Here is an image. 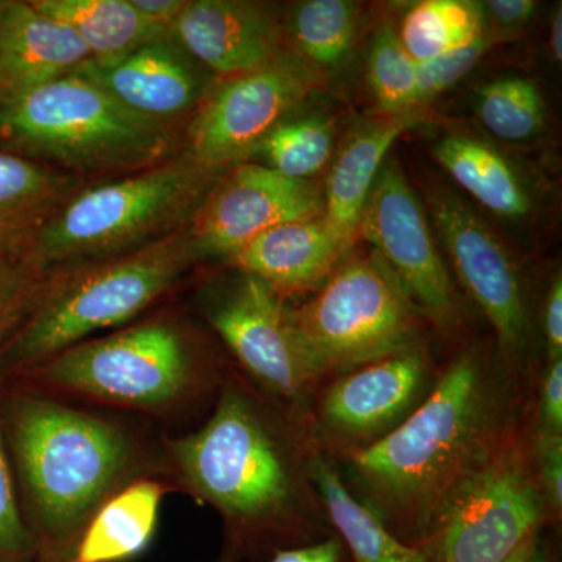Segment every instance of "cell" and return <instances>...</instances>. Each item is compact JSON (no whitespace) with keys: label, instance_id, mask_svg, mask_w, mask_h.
Segmentation results:
<instances>
[{"label":"cell","instance_id":"6da1fadb","mask_svg":"<svg viewBox=\"0 0 562 562\" xmlns=\"http://www.w3.org/2000/svg\"><path fill=\"white\" fill-rule=\"evenodd\" d=\"M166 476L214 509L238 557L319 541L313 442L281 403L238 376H222L213 413L198 430L162 436Z\"/></svg>","mask_w":562,"mask_h":562},{"label":"cell","instance_id":"7a4b0ae2","mask_svg":"<svg viewBox=\"0 0 562 562\" xmlns=\"http://www.w3.org/2000/svg\"><path fill=\"white\" fill-rule=\"evenodd\" d=\"M0 424L22 516L40 550L72 554L103 503L166 476L162 443L127 422L0 382Z\"/></svg>","mask_w":562,"mask_h":562},{"label":"cell","instance_id":"3957f363","mask_svg":"<svg viewBox=\"0 0 562 562\" xmlns=\"http://www.w3.org/2000/svg\"><path fill=\"white\" fill-rule=\"evenodd\" d=\"M512 409L482 360L462 355L384 438L341 452L351 479L392 535L424 546L454 491L514 430Z\"/></svg>","mask_w":562,"mask_h":562},{"label":"cell","instance_id":"277c9868","mask_svg":"<svg viewBox=\"0 0 562 562\" xmlns=\"http://www.w3.org/2000/svg\"><path fill=\"white\" fill-rule=\"evenodd\" d=\"M221 379L198 333L165 312L77 344L5 382L63 401L173 419L194 408Z\"/></svg>","mask_w":562,"mask_h":562},{"label":"cell","instance_id":"5b68a950","mask_svg":"<svg viewBox=\"0 0 562 562\" xmlns=\"http://www.w3.org/2000/svg\"><path fill=\"white\" fill-rule=\"evenodd\" d=\"M201 260L190 227L132 254L47 273L35 305L0 349V382L95 333L122 328L179 286Z\"/></svg>","mask_w":562,"mask_h":562},{"label":"cell","instance_id":"8992f818","mask_svg":"<svg viewBox=\"0 0 562 562\" xmlns=\"http://www.w3.org/2000/svg\"><path fill=\"white\" fill-rule=\"evenodd\" d=\"M177 144V127L136 116L77 72L0 99V150L80 179L150 168Z\"/></svg>","mask_w":562,"mask_h":562},{"label":"cell","instance_id":"52a82bcc","mask_svg":"<svg viewBox=\"0 0 562 562\" xmlns=\"http://www.w3.org/2000/svg\"><path fill=\"white\" fill-rule=\"evenodd\" d=\"M224 172L183 151L122 179L88 183L47 222L27 262L47 276L162 241L190 227Z\"/></svg>","mask_w":562,"mask_h":562},{"label":"cell","instance_id":"ba28073f","mask_svg":"<svg viewBox=\"0 0 562 562\" xmlns=\"http://www.w3.org/2000/svg\"><path fill=\"white\" fill-rule=\"evenodd\" d=\"M419 313L376 257L341 262L290 319L316 376L346 372L416 344Z\"/></svg>","mask_w":562,"mask_h":562},{"label":"cell","instance_id":"9c48e42d","mask_svg":"<svg viewBox=\"0 0 562 562\" xmlns=\"http://www.w3.org/2000/svg\"><path fill=\"white\" fill-rule=\"evenodd\" d=\"M552 520L519 430L462 482L427 541L431 562H505Z\"/></svg>","mask_w":562,"mask_h":562},{"label":"cell","instance_id":"30bf717a","mask_svg":"<svg viewBox=\"0 0 562 562\" xmlns=\"http://www.w3.org/2000/svg\"><path fill=\"white\" fill-rule=\"evenodd\" d=\"M319 74L284 52L261 68L222 80L192 114L184 151L216 171L249 161L261 140L319 88Z\"/></svg>","mask_w":562,"mask_h":562},{"label":"cell","instance_id":"8fae6325","mask_svg":"<svg viewBox=\"0 0 562 562\" xmlns=\"http://www.w3.org/2000/svg\"><path fill=\"white\" fill-rule=\"evenodd\" d=\"M358 236L371 243L417 313L439 327H452L460 314L452 279L432 238L424 206L392 158L383 162L373 181Z\"/></svg>","mask_w":562,"mask_h":562},{"label":"cell","instance_id":"7c38bea8","mask_svg":"<svg viewBox=\"0 0 562 562\" xmlns=\"http://www.w3.org/2000/svg\"><path fill=\"white\" fill-rule=\"evenodd\" d=\"M205 316L255 386L273 401L294 405L316 382L295 338L290 306L265 281L243 273L209 303Z\"/></svg>","mask_w":562,"mask_h":562},{"label":"cell","instance_id":"4fadbf2b","mask_svg":"<svg viewBox=\"0 0 562 562\" xmlns=\"http://www.w3.org/2000/svg\"><path fill=\"white\" fill-rule=\"evenodd\" d=\"M432 224L465 290L491 322L505 353L522 349L528 313L522 279L505 244L450 188L427 191Z\"/></svg>","mask_w":562,"mask_h":562},{"label":"cell","instance_id":"5bb4252c","mask_svg":"<svg viewBox=\"0 0 562 562\" xmlns=\"http://www.w3.org/2000/svg\"><path fill=\"white\" fill-rule=\"evenodd\" d=\"M321 214L324 198L313 183L246 161L222 173L190 231L201 260H228L277 225Z\"/></svg>","mask_w":562,"mask_h":562},{"label":"cell","instance_id":"9a60e30c","mask_svg":"<svg viewBox=\"0 0 562 562\" xmlns=\"http://www.w3.org/2000/svg\"><path fill=\"white\" fill-rule=\"evenodd\" d=\"M430 383V364L417 344L342 372L322 397V430L341 452L371 446L420 405Z\"/></svg>","mask_w":562,"mask_h":562},{"label":"cell","instance_id":"2e32d148","mask_svg":"<svg viewBox=\"0 0 562 562\" xmlns=\"http://www.w3.org/2000/svg\"><path fill=\"white\" fill-rule=\"evenodd\" d=\"M76 72L136 116L169 127L194 114L210 91L209 72L171 35L151 41L114 65L90 60Z\"/></svg>","mask_w":562,"mask_h":562},{"label":"cell","instance_id":"e0dca14e","mask_svg":"<svg viewBox=\"0 0 562 562\" xmlns=\"http://www.w3.org/2000/svg\"><path fill=\"white\" fill-rule=\"evenodd\" d=\"M171 36L222 80L261 68L283 54L280 22L266 7L244 0H188Z\"/></svg>","mask_w":562,"mask_h":562},{"label":"cell","instance_id":"ac0fdd59","mask_svg":"<svg viewBox=\"0 0 562 562\" xmlns=\"http://www.w3.org/2000/svg\"><path fill=\"white\" fill-rule=\"evenodd\" d=\"M90 60L65 22L47 16L32 0H0V99L61 79Z\"/></svg>","mask_w":562,"mask_h":562},{"label":"cell","instance_id":"d6986e66","mask_svg":"<svg viewBox=\"0 0 562 562\" xmlns=\"http://www.w3.org/2000/svg\"><path fill=\"white\" fill-rule=\"evenodd\" d=\"M346 255V247L321 214L277 225L227 261L286 299L321 288Z\"/></svg>","mask_w":562,"mask_h":562},{"label":"cell","instance_id":"ffe728a7","mask_svg":"<svg viewBox=\"0 0 562 562\" xmlns=\"http://www.w3.org/2000/svg\"><path fill=\"white\" fill-rule=\"evenodd\" d=\"M88 183L0 150V261H27L47 222Z\"/></svg>","mask_w":562,"mask_h":562},{"label":"cell","instance_id":"44dd1931","mask_svg":"<svg viewBox=\"0 0 562 562\" xmlns=\"http://www.w3.org/2000/svg\"><path fill=\"white\" fill-rule=\"evenodd\" d=\"M424 120L425 114L414 110L373 122L351 136L333 162L322 195L324 220L347 251L357 241L362 210L392 144Z\"/></svg>","mask_w":562,"mask_h":562},{"label":"cell","instance_id":"7402d4cb","mask_svg":"<svg viewBox=\"0 0 562 562\" xmlns=\"http://www.w3.org/2000/svg\"><path fill=\"white\" fill-rule=\"evenodd\" d=\"M172 486L160 476L128 484L103 503L81 532L74 562H127L150 546L161 503Z\"/></svg>","mask_w":562,"mask_h":562},{"label":"cell","instance_id":"603a6c76","mask_svg":"<svg viewBox=\"0 0 562 562\" xmlns=\"http://www.w3.org/2000/svg\"><path fill=\"white\" fill-rule=\"evenodd\" d=\"M310 475L328 520L351 562H431L419 547L403 542L349 490L338 469L313 449Z\"/></svg>","mask_w":562,"mask_h":562},{"label":"cell","instance_id":"cb8c5ba5","mask_svg":"<svg viewBox=\"0 0 562 562\" xmlns=\"http://www.w3.org/2000/svg\"><path fill=\"white\" fill-rule=\"evenodd\" d=\"M47 16L65 22L90 52L91 61L110 66L171 35L135 10L131 0H32Z\"/></svg>","mask_w":562,"mask_h":562},{"label":"cell","instance_id":"d4e9b609","mask_svg":"<svg viewBox=\"0 0 562 562\" xmlns=\"http://www.w3.org/2000/svg\"><path fill=\"white\" fill-rule=\"evenodd\" d=\"M432 155L462 190L492 213L513 220L530 213V192L512 162L482 140L449 135L436 144Z\"/></svg>","mask_w":562,"mask_h":562},{"label":"cell","instance_id":"484cf974","mask_svg":"<svg viewBox=\"0 0 562 562\" xmlns=\"http://www.w3.org/2000/svg\"><path fill=\"white\" fill-rule=\"evenodd\" d=\"M486 31L483 3L424 0L406 11L397 32L414 60L424 63L468 46Z\"/></svg>","mask_w":562,"mask_h":562},{"label":"cell","instance_id":"4316f807","mask_svg":"<svg viewBox=\"0 0 562 562\" xmlns=\"http://www.w3.org/2000/svg\"><path fill=\"white\" fill-rule=\"evenodd\" d=\"M357 9L346 0H306L286 22L295 57L310 69L338 68L349 58L357 36Z\"/></svg>","mask_w":562,"mask_h":562},{"label":"cell","instance_id":"83f0119b","mask_svg":"<svg viewBox=\"0 0 562 562\" xmlns=\"http://www.w3.org/2000/svg\"><path fill=\"white\" fill-rule=\"evenodd\" d=\"M335 133L330 117H288L261 140L250 160L257 158L260 165L290 179L308 180L330 161Z\"/></svg>","mask_w":562,"mask_h":562},{"label":"cell","instance_id":"f1b7e54d","mask_svg":"<svg viewBox=\"0 0 562 562\" xmlns=\"http://www.w3.org/2000/svg\"><path fill=\"white\" fill-rule=\"evenodd\" d=\"M480 122L498 139L527 140L542 131L546 103L538 85L524 77L492 80L476 92Z\"/></svg>","mask_w":562,"mask_h":562},{"label":"cell","instance_id":"f546056e","mask_svg":"<svg viewBox=\"0 0 562 562\" xmlns=\"http://www.w3.org/2000/svg\"><path fill=\"white\" fill-rule=\"evenodd\" d=\"M368 80L376 105L386 116L414 111L417 61L403 46L394 25H380L368 58Z\"/></svg>","mask_w":562,"mask_h":562},{"label":"cell","instance_id":"4dcf8cb0","mask_svg":"<svg viewBox=\"0 0 562 562\" xmlns=\"http://www.w3.org/2000/svg\"><path fill=\"white\" fill-rule=\"evenodd\" d=\"M508 40L506 32L486 31L468 46L443 54L431 60L417 63V90L414 109L420 110L443 91L457 85L462 77L468 76L476 63L482 60L502 41Z\"/></svg>","mask_w":562,"mask_h":562},{"label":"cell","instance_id":"1f68e13d","mask_svg":"<svg viewBox=\"0 0 562 562\" xmlns=\"http://www.w3.org/2000/svg\"><path fill=\"white\" fill-rule=\"evenodd\" d=\"M38 552V542L22 516L9 450L0 424V560L32 562Z\"/></svg>","mask_w":562,"mask_h":562},{"label":"cell","instance_id":"d6a6232c","mask_svg":"<svg viewBox=\"0 0 562 562\" xmlns=\"http://www.w3.org/2000/svg\"><path fill=\"white\" fill-rule=\"evenodd\" d=\"M46 277L31 262L0 261V349L31 313Z\"/></svg>","mask_w":562,"mask_h":562},{"label":"cell","instance_id":"836d02e7","mask_svg":"<svg viewBox=\"0 0 562 562\" xmlns=\"http://www.w3.org/2000/svg\"><path fill=\"white\" fill-rule=\"evenodd\" d=\"M532 458L543 501L557 522L562 513V436L535 432Z\"/></svg>","mask_w":562,"mask_h":562},{"label":"cell","instance_id":"e575fe53","mask_svg":"<svg viewBox=\"0 0 562 562\" xmlns=\"http://www.w3.org/2000/svg\"><path fill=\"white\" fill-rule=\"evenodd\" d=\"M536 432L562 436V358L549 361L543 372L536 412Z\"/></svg>","mask_w":562,"mask_h":562},{"label":"cell","instance_id":"d590c367","mask_svg":"<svg viewBox=\"0 0 562 562\" xmlns=\"http://www.w3.org/2000/svg\"><path fill=\"white\" fill-rule=\"evenodd\" d=\"M268 562H351L346 546L338 535H328L319 541L291 547L271 554Z\"/></svg>","mask_w":562,"mask_h":562},{"label":"cell","instance_id":"8d00e7d4","mask_svg":"<svg viewBox=\"0 0 562 562\" xmlns=\"http://www.w3.org/2000/svg\"><path fill=\"white\" fill-rule=\"evenodd\" d=\"M538 3L532 0H490L484 2L486 20H492L502 32H516L535 16Z\"/></svg>","mask_w":562,"mask_h":562},{"label":"cell","instance_id":"74e56055","mask_svg":"<svg viewBox=\"0 0 562 562\" xmlns=\"http://www.w3.org/2000/svg\"><path fill=\"white\" fill-rule=\"evenodd\" d=\"M543 336L549 361L562 358V280L558 276L550 286L543 308Z\"/></svg>","mask_w":562,"mask_h":562},{"label":"cell","instance_id":"f35d334b","mask_svg":"<svg viewBox=\"0 0 562 562\" xmlns=\"http://www.w3.org/2000/svg\"><path fill=\"white\" fill-rule=\"evenodd\" d=\"M188 0H131L136 11L144 18L168 29L171 32L173 22L180 16L181 11L187 7Z\"/></svg>","mask_w":562,"mask_h":562},{"label":"cell","instance_id":"ab89813d","mask_svg":"<svg viewBox=\"0 0 562 562\" xmlns=\"http://www.w3.org/2000/svg\"><path fill=\"white\" fill-rule=\"evenodd\" d=\"M505 562H554L549 542L543 538V531L532 536L527 542Z\"/></svg>","mask_w":562,"mask_h":562},{"label":"cell","instance_id":"60d3db41","mask_svg":"<svg viewBox=\"0 0 562 562\" xmlns=\"http://www.w3.org/2000/svg\"><path fill=\"white\" fill-rule=\"evenodd\" d=\"M550 49L554 60H562V9L561 5L554 11L552 20V29H550Z\"/></svg>","mask_w":562,"mask_h":562},{"label":"cell","instance_id":"b9f144b4","mask_svg":"<svg viewBox=\"0 0 562 562\" xmlns=\"http://www.w3.org/2000/svg\"><path fill=\"white\" fill-rule=\"evenodd\" d=\"M32 562H74L72 554L69 553H54V552H44V550H40L38 554H36L35 560Z\"/></svg>","mask_w":562,"mask_h":562},{"label":"cell","instance_id":"7bdbcfd3","mask_svg":"<svg viewBox=\"0 0 562 562\" xmlns=\"http://www.w3.org/2000/svg\"><path fill=\"white\" fill-rule=\"evenodd\" d=\"M239 561H241V558L238 557V553H236L235 550H232L231 547L225 546L224 549H222L220 557H217L216 560H213L210 562H239Z\"/></svg>","mask_w":562,"mask_h":562},{"label":"cell","instance_id":"ee69618b","mask_svg":"<svg viewBox=\"0 0 562 562\" xmlns=\"http://www.w3.org/2000/svg\"><path fill=\"white\" fill-rule=\"evenodd\" d=\"M0 562H5V561L0 560Z\"/></svg>","mask_w":562,"mask_h":562}]
</instances>
